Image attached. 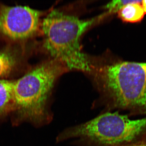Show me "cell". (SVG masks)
<instances>
[{
    "mask_svg": "<svg viewBox=\"0 0 146 146\" xmlns=\"http://www.w3.org/2000/svg\"><path fill=\"white\" fill-rule=\"evenodd\" d=\"M40 17L29 7L0 4V36L13 41L28 39L39 27Z\"/></svg>",
    "mask_w": 146,
    "mask_h": 146,
    "instance_id": "5b68a950",
    "label": "cell"
},
{
    "mask_svg": "<svg viewBox=\"0 0 146 146\" xmlns=\"http://www.w3.org/2000/svg\"><path fill=\"white\" fill-rule=\"evenodd\" d=\"M141 5H142L143 8V9L144 12H145V13H146V0L142 1Z\"/></svg>",
    "mask_w": 146,
    "mask_h": 146,
    "instance_id": "8fae6325",
    "label": "cell"
},
{
    "mask_svg": "<svg viewBox=\"0 0 146 146\" xmlns=\"http://www.w3.org/2000/svg\"><path fill=\"white\" fill-rule=\"evenodd\" d=\"M135 1H112L106 6L105 8L107 10V13H112L119 12L124 6Z\"/></svg>",
    "mask_w": 146,
    "mask_h": 146,
    "instance_id": "9c48e42d",
    "label": "cell"
},
{
    "mask_svg": "<svg viewBox=\"0 0 146 146\" xmlns=\"http://www.w3.org/2000/svg\"><path fill=\"white\" fill-rule=\"evenodd\" d=\"M146 136V117L131 119L118 111L104 112L90 121L65 129L56 143L72 141L77 146H118Z\"/></svg>",
    "mask_w": 146,
    "mask_h": 146,
    "instance_id": "3957f363",
    "label": "cell"
},
{
    "mask_svg": "<svg viewBox=\"0 0 146 146\" xmlns=\"http://www.w3.org/2000/svg\"><path fill=\"white\" fill-rule=\"evenodd\" d=\"M64 68L62 63L53 59L13 82V111L18 118L38 126L52 121L53 89Z\"/></svg>",
    "mask_w": 146,
    "mask_h": 146,
    "instance_id": "7a4b0ae2",
    "label": "cell"
},
{
    "mask_svg": "<svg viewBox=\"0 0 146 146\" xmlns=\"http://www.w3.org/2000/svg\"><path fill=\"white\" fill-rule=\"evenodd\" d=\"M16 60L11 53L0 51V78L8 75L15 68Z\"/></svg>",
    "mask_w": 146,
    "mask_h": 146,
    "instance_id": "ba28073f",
    "label": "cell"
},
{
    "mask_svg": "<svg viewBox=\"0 0 146 146\" xmlns=\"http://www.w3.org/2000/svg\"><path fill=\"white\" fill-rule=\"evenodd\" d=\"M13 81L0 80V117L14 110Z\"/></svg>",
    "mask_w": 146,
    "mask_h": 146,
    "instance_id": "8992f818",
    "label": "cell"
},
{
    "mask_svg": "<svg viewBox=\"0 0 146 146\" xmlns=\"http://www.w3.org/2000/svg\"><path fill=\"white\" fill-rule=\"evenodd\" d=\"M118 146H146V136L131 143Z\"/></svg>",
    "mask_w": 146,
    "mask_h": 146,
    "instance_id": "30bf717a",
    "label": "cell"
},
{
    "mask_svg": "<svg viewBox=\"0 0 146 146\" xmlns=\"http://www.w3.org/2000/svg\"><path fill=\"white\" fill-rule=\"evenodd\" d=\"M141 2L142 1H135L126 5L118 12L119 17L125 23H134L141 22L145 14Z\"/></svg>",
    "mask_w": 146,
    "mask_h": 146,
    "instance_id": "52a82bcc",
    "label": "cell"
},
{
    "mask_svg": "<svg viewBox=\"0 0 146 146\" xmlns=\"http://www.w3.org/2000/svg\"><path fill=\"white\" fill-rule=\"evenodd\" d=\"M97 20H81L58 10L52 11L42 23L45 48L53 59L67 68L90 72L89 60L82 51L80 40Z\"/></svg>",
    "mask_w": 146,
    "mask_h": 146,
    "instance_id": "277c9868",
    "label": "cell"
},
{
    "mask_svg": "<svg viewBox=\"0 0 146 146\" xmlns=\"http://www.w3.org/2000/svg\"><path fill=\"white\" fill-rule=\"evenodd\" d=\"M100 72L96 81L100 96L92 107L125 111L129 117L146 115V63L119 62Z\"/></svg>",
    "mask_w": 146,
    "mask_h": 146,
    "instance_id": "6da1fadb",
    "label": "cell"
}]
</instances>
